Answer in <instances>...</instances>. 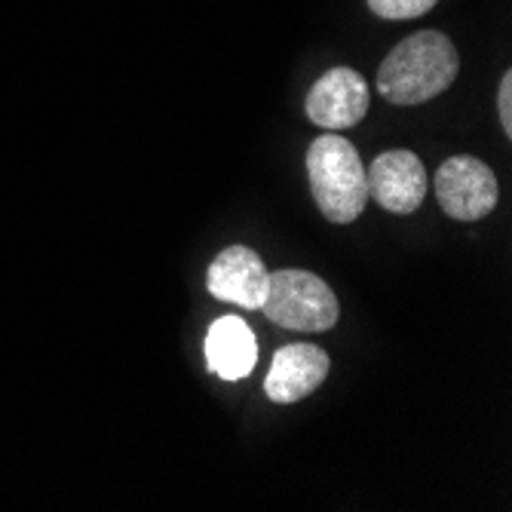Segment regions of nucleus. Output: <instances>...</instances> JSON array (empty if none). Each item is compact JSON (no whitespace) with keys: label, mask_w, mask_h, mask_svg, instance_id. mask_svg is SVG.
Wrapping results in <instances>:
<instances>
[{"label":"nucleus","mask_w":512,"mask_h":512,"mask_svg":"<svg viewBox=\"0 0 512 512\" xmlns=\"http://www.w3.org/2000/svg\"><path fill=\"white\" fill-rule=\"evenodd\" d=\"M267 279L270 273L255 249L227 246L209 264L206 286L224 304H237L243 310H261L264 295H267Z\"/></svg>","instance_id":"obj_6"},{"label":"nucleus","mask_w":512,"mask_h":512,"mask_svg":"<svg viewBox=\"0 0 512 512\" xmlns=\"http://www.w3.org/2000/svg\"><path fill=\"white\" fill-rule=\"evenodd\" d=\"M460 56L439 31L411 34L396 43L381 62L378 92L390 105H424L454 83Z\"/></svg>","instance_id":"obj_1"},{"label":"nucleus","mask_w":512,"mask_h":512,"mask_svg":"<svg viewBox=\"0 0 512 512\" xmlns=\"http://www.w3.org/2000/svg\"><path fill=\"white\" fill-rule=\"evenodd\" d=\"M261 313L292 332H329L341 316V304L316 273L286 267L270 273Z\"/></svg>","instance_id":"obj_3"},{"label":"nucleus","mask_w":512,"mask_h":512,"mask_svg":"<svg viewBox=\"0 0 512 512\" xmlns=\"http://www.w3.org/2000/svg\"><path fill=\"white\" fill-rule=\"evenodd\" d=\"M329 375V353L316 344H286L276 350L264 390L276 405H292L316 393Z\"/></svg>","instance_id":"obj_8"},{"label":"nucleus","mask_w":512,"mask_h":512,"mask_svg":"<svg viewBox=\"0 0 512 512\" xmlns=\"http://www.w3.org/2000/svg\"><path fill=\"white\" fill-rule=\"evenodd\" d=\"M497 178L476 157H451L436 172V200L454 221H479L497 206Z\"/></svg>","instance_id":"obj_4"},{"label":"nucleus","mask_w":512,"mask_h":512,"mask_svg":"<svg viewBox=\"0 0 512 512\" xmlns=\"http://www.w3.org/2000/svg\"><path fill=\"white\" fill-rule=\"evenodd\" d=\"M497 114L506 135H512V71H503L497 86Z\"/></svg>","instance_id":"obj_11"},{"label":"nucleus","mask_w":512,"mask_h":512,"mask_svg":"<svg viewBox=\"0 0 512 512\" xmlns=\"http://www.w3.org/2000/svg\"><path fill=\"white\" fill-rule=\"evenodd\" d=\"M436 4L439 0H368V10L381 19H417Z\"/></svg>","instance_id":"obj_10"},{"label":"nucleus","mask_w":512,"mask_h":512,"mask_svg":"<svg viewBox=\"0 0 512 512\" xmlns=\"http://www.w3.org/2000/svg\"><path fill=\"white\" fill-rule=\"evenodd\" d=\"M304 108L319 129H350L368 114V83L356 68H332L313 83Z\"/></svg>","instance_id":"obj_5"},{"label":"nucleus","mask_w":512,"mask_h":512,"mask_svg":"<svg viewBox=\"0 0 512 512\" xmlns=\"http://www.w3.org/2000/svg\"><path fill=\"white\" fill-rule=\"evenodd\" d=\"M258 362V344L240 316H221L206 335V365L224 381H240Z\"/></svg>","instance_id":"obj_9"},{"label":"nucleus","mask_w":512,"mask_h":512,"mask_svg":"<svg viewBox=\"0 0 512 512\" xmlns=\"http://www.w3.org/2000/svg\"><path fill=\"white\" fill-rule=\"evenodd\" d=\"M368 175V197H375L393 215H411L421 209L427 194V169L421 157L411 151H384L371 163Z\"/></svg>","instance_id":"obj_7"},{"label":"nucleus","mask_w":512,"mask_h":512,"mask_svg":"<svg viewBox=\"0 0 512 512\" xmlns=\"http://www.w3.org/2000/svg\"><path fill=\"white\" fill-rule=\"evenodd\" d=\"M307 178L319 212L329 221L350 224L362 215L368 203V175L347 138L335 132L319 135L307 151Z\"/></svg>","instance_id":"obj_2"}]
</instances>
